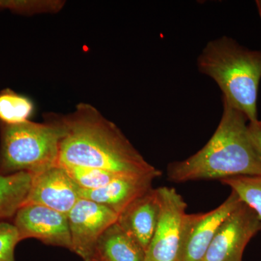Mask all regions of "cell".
Segmentation results:
<instances>
[{"label": "cell", "instance_id": "8fae6325", "mask_svg": "<svg viewBox=\"0 0 261 261\" xmlns=\"http://www.w3.org/2000/svg\"><path fill=\"white\" fill-rule=\"evenodd\" d=\"M160 212L159 192L151 188L127 206L118 215L117 222L146 252L157 227Z\"/></svg>", "mask_w": 261, "mask_h": 261}, {"label": "cell", "instance_id": "30bf717a", "mask_svg": "<svg viewBox=\"0 0 261 261\" xmlns=\"http://www.w3.org/2000/svg\"><path fill=\"white\" fill-rule=\"evenodd\" d=\"M80 191V187L66 169L58 164L33 175L32 187L25 204L44 206L68 216L81 198Z\"/></svg>", "mask_w": 261, "mask_h": 261}, {"label": "cell", "instance_id": "8992f818", "mask_svg": "<svg viewBox=\"0 0 261 261\" xmlns=\"http://www.w3.org/2000/svg\"><path fill=\"white\" fill-rule=\"evenodd\" d=\"M261 231V221L242 203L221 223L203 261H243L245 247Z\"/></svg>", "mask_w": 261, "mask_h": 261}, {"label": "cell", "instance_id": "3957f363", "mask_svg": "<svg viewBox=\"0 0 261 261\" xmlns=\"http://www.w3.org/2000/svg\"><path fill=\"white\" fill-rule=\"evenodd\" d=\"M197 64L201 73L218 84L223 99L244 113L249 122L258 120L261 50L247 49L232 38L220 37L206 44Z\"/></svg>", "mask_w": 261, "mask_h": 261}, {"label": "cell", "instance_id": "e0dca14e", "mask_svg": "<svg viewBox=\"0 0 261 261\" xmlns=\"http://www.w3.org/2000/svg\"><path fill=\"white\" fill-rule=\"evenodd\" d=\"M63 166L80 190L86 191L102 188L118 178L128 176L99 168Z\"/></svg>", "mask_w": 261, "mask_h": 261}, {"label": "cell", "instance_id": "ba28073f", "mask_svg": "<svg viewBox=\"0 0 261 261\" xmlns=\"http://www.w3.org/2000/svg\"><path fill=\"white\" fill-rule=\"evenodd\" d=\"M118 215L106 206L80 198L68 214L71 251L84 261H95L99 237L118 220Z\"/></svg>", "mask_w": 261, "mask_h": 261}, {"label": "cell", "instance_id": "6da1fadb", "mask_svg": "<svg viewBox=\"0 0 261 261\" xmlns=\"http://www.w3.org/2000/svg\"><path fill=\"white\" fill-rule=\"evenodd\" d=\"M64 128L58 164L99 168L128 176L161 174L132 145L120 128L88 103L59 115Z\"/></svg>", "mask_w": 261, "mask_h": 261}, {"label": "cell", "instance_id": "7a4b0ae2", "mask_svg": "<svg viewBox=\"0 0 261 261\" xmlns=\"http://www.w3.org/2000/svg\"><path fill=\"white\" fill-rule=\"evenodd\" d=\"M222 116L216 132L200 150L167 167L176 183L261 176V160L252 145L246 116L223 99Z\"/></svg>", "mask_w": 261, "mask_h": 261}, {"label": "cell", "instance_id": "9a60e30c", "mask_svg": "<svg viewBox=\"0 0 261 261\" xmlns=\"http://www.w3.org/2000/svg\"><path fill=\"white\" fill-rule=\"evenodd\" d=\"M34 111V102L27 96L10 89L0 92V123L13 125L30 121Z\"/></svg>", "mask_w": 261, "mask_h": 261}, {"label": "cell", "instance_id": "2e32d148", "mask_svg": "<svg viewBox=\"0 0 261 261\" xmlns=\"http://www.w3.org/2000/svg\"><path fill=\"white\" fill-rule=\"evenodd\" d=\"M231 188L261 221V176H235L220 180Z\"/></svg>", "mask_w": 261, "mask_h": 261}, {"label": "cell", "instance_id": "7c38bea8", "mask_svg": "<svg viewBox=\"0 0 261 261\" xmlns=\"http://www.w3.org/2000/svg\"><path fill=\"white\" fill-rule=\"evenodd\" d=\"M161 175L123 176L102 188L80 190V197L106 206L119 215L134 200L152 188V182Z\"/></svg>", "mask_w": 261, "mask_h": 261}, {"label": "cell", "instance_id": "d6986e66", "mask_svg": "<svg viewBox=\"0 0 261 261\" xmlns=\"http://www.w3.org/2000/svg\"><path fill=\"white\" fill-rule=\"evenodd\" d=\"M20 241L14 224L0 221V261H15V247Z\"/></svg>", "mask_w": 261, "mask_h": 261}, {"label": "cell", "instance_id": "ac0fdd59", "mask_svg": "<svg viewBox=\"0 0 261 261\" xmlns=\"http://www.w3.org/2000/svg\"><path fill=\"white\" fill-rule=\"evenodd\" d=\"M63 0H0V10H10L18 15L56 14L63 9Z\"/></svg>", "mask_w": 261, "mask_h": 261}, {"label": "cell", "instance_id": "9c48e42d", "mask_svg": "<svg viewBox=\"0 0 261 261\" xmlns=\"http://www.w3.org/2000/svg\"><path fill=\"white\" fill-rule=\"evenodd\" d=\"M20 240L34 238L51 246L71 251L68 216L44 206L25 204L13 218Z\"/></svg>", "mask_w": 261, "mask_h": 261}, {"label": "cell", "instance_id": "5b68a950", "mask_svg": "<svg viewBox=\"0 0 261 261\" xmlns=\"http://www.w3.org/2000/svg\"><path fill=\"white\" fill-rule=\"evenodd\" d=\"M157 190L161 212L153 238L145 252V261H176L187 205L173 187Z\"/></svg>", "mask_w": 261, "mask_h": 261}, {"label": "cell", "instance_id": "4fadbf2b", "mask_svg": "<svg viewBox=\"0 0 261 261\" xmlns=\"http://www.w3.org/2000/svg\"><path fill=\"white\" fill-rule=\"evenodd\" d=\"M95 261H145V251L116 221L99 237Z\"/></svg>", "mask_w": 261, "mask_h": 261}, {"label": "cell", "instance_id": "277c9868", "mask_svg": "<svg viewBox=\"0 0 261 261\" xmlns=\"http://www.w3.org/2000/svg\"><path fill=\"white\" fill-rule=\"evenodd\" d=\"M64 128L60 116L46 115L43 123H0V175L38 174L58 164Z\"/></svg>", "mask_w": 261, "mask_h": 261}, {"label": "cell", "instance_id": "ffe728a7", "mask_svg": "<svg viewBox=\"0 0 261 261\" xmlns=\"http://www.w3.org/2000/svg\"><path fill=\"white\" fill-rule=\"evenodd\" d=\"M248 132L252 145L261 160V121L257 120L249 122Z\"/></svg>", "mask_w": 261, "mask_h": 261}, {"label": "cell", "instance_id": "5bb4252c", "mask_svg": "<svg viewBox=\"0 0 261 261\" xmlns=\"http://www.w3.org/2000/svg\"><path fill=\"white\" fill-rule=\"evenodd\" d=\"M33 175L18 172L0 175V221L13 219L25 204L32 187Z\"/></svg>", "mask_w": 261, "mask_h": 261}, {"label": "cell", "instance_id": "52a82bcc", "mask_svg": "<svg viewBox=\"0 0 261 261\" xmlns=\"http://www.w3.org/2000/svg\"><path fill=\"white\" fill-rule=\"evenodd\" d=\"M242 201L234 192L219 207L207 213L187 214L176 261H203L218 228Z\"/></svg>", "mask_w": 261, "mask_h": 261}]
</instances>
